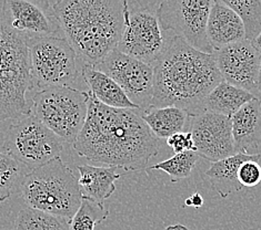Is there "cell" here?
Returning <instances> with one entry per match:
<instances>
[{
  "mask_svg": "<svg viewBox=\"0 0 261 230\" xmlns=\"http://www.w3.org/2000/svg\"><path fill=\"white\" fill-rule=\"evenodd\" d=\"M261 159L260 154H244L237 153L232 156L221 159L211 164L206 172L213 188L220 197L226 198L231 192L241 190L242 186L238 182V170L242 163L247 160Z\"/></svg>",
  "mask_w": 261,
  "mask_h": 230,
  "instance_id": "obj_19",
  "label": "cell"
},
{
  "mask_svg": "<svg viewBox=\"0 0 261 230\" xmlns=\"http://www.w3.org/2000/svg\"><path fill=\"white\" fill-rule=\"evenodd\" d=\"M95 68L119 84L129 100L141 113L151 108L153 97L152 65L129 57L116 49Z\"/></svg>",
  "mask_w": 261,
  "mask_h": 230,
  "instance_id": "obj_11",
  "label": "cell"
},
{
  "mask_svg": "<svg viewBox=\"0 0 261 230\" xmlns=\"http://www.w3.org/2000/svg\"><path fill=\"white\" fill-rule=\"evenodd\" d=\"M140 115L158 140H167L177 133H185V130L188 132L190 116L179 108H151Z\"/></svg>",
  "mask_w": 261,
  "mask_h": 230,
  "instance_id": "obj_20",
  "label": "cell"
},
{
  "mask_svg": "<svg viewBox=\"0 0 261 230\" xmlns=\"http://www.w3.org/2000/svg\"><path fill=\"white\" fill-rule=\"evenodd\" d=\"M88 96L70 86L41 90L33 96V115L61 141L73 144L88 114Z\"/></svg>",
  "mask_w": 261,
  "mask_h": 230,
  "instance_id": "obj_6",
  "label": "cell"
},
{
  "mask_svg": "<svg viewBox=\"0 0 261 230\" xmlns=\"http://www.w3.org/2000/svg\"><path fill=\"white\" fill-rule=\"evenodd\" d=\"M188 132L192 135L195 153L199 157L216 163L237 154L230 117L209 112L190 116Z\"/></svg>",
  "mask_w": 261,
  "mask_h": 230,
  "instance_id": "obj_13",
  "label": "cell"
},
{
  "mask_svg": "<svg viewBox=\"0 0 261 230\" xmlns=\"http://www.w3.org/2000/svg\"><path fill=\"white\" fill-rule=\"evenodd\" d=\"M164 230H190L188 227H186L181 223H176V225H171V226H168L167 228H165Z\"/></svg>",
  "mask_w": 261,
  "mask_h": 230,
  "instance_id": "obj_30",
  "label": "cell"
},
{
  "mask_svg": "<svg viewBox=\"0 0 261 230\" xmlns=\"http://www.w3.org/2000/svg\"><path fill=\"white\" fill-rule=\"evenodd\" d=\"M236 152L249 154L261 146V100L253 98L231 117Z\"/></svg>",
  "mask_w": 261,
  "mask_h": 230,
  "instance_id": "obj_16",
  "label": "cell"
},
{
  "mask_svg": "<svg viewBox=\"0 0 261 230\" xmlns=\"http://www.w3.org/2000/svg\"><path fill=\"white\" fill-rule=\"evenodd\" d=\"M4 22L27 38L63 36L49 2L5 0L2 6Z\"/></svg>",
  "mask_w": 261,
  "mask_h": 230,
  "instance_id": "obj_14",
  "label": "cell"
},
{
  "mask_svg": "<svg viewBox=\"0 0 261 230\" xmlns=\"http://www.w3.org/2000/svg\"><path fill=\"white\" fill-rule=\"evenodd\" d=\"M199 156L195 152H184L175 154L172 157L150 167L152 171H163L167 173L172 183L188 178L197 164Z\"/></svg>",
  "mask_w": 261,
  "mask_h": 230,
  "instance_id": "obj_25",
  "label": "cell"
},
{
  "mask_svg": "<svg viewBox=\"0 0 261 230\" xmlns=\"http://www.w3.org/2000/svg\"><path fill=\"white\" fill-rule=\"evenodd\" d=\"M253 98H258L250 92L222 81L211 91L203 103V112L231 117Z\"/></svg>",
  "mask_w": 261,
  "mask_h": 230,
  "instance_id": "obj_21",
  "label": "cell"
},
{
  "mask_svg": "<svg viewBox=\"0 0 261 230\" xmlns=\"http://www.w3.org/2000/svg\"><path fill=\"white\" fill-rule=\"evenodd\" d=\"M3 147L23 169L30 171L60 157L64 150L63 141L34 115L9 126Z\"/></svg>",
  "mask_w": 261,
  "mask_h": 230,
  "instance_id": "obj_9",
  "label": "cell"
},
{
  "mask_svg": "<svg viewBox=\"0 0 261 230\" xmlns=\"http://www.w3.org/2000/svg\"><path fill=\"white\" fill-rule=\"evenodd\" d=\"M61 34L83 64L96 67L116 50L125 24V0L51 3Z\"/></svg>",
  "mask_w": 261,
  "mask_h": 230,
  "instance_id": "obj_3",
  "label": "cell"
},
{
  "mask_svg": "<svg viewBox=\"0 0 261 230\" xmlns=\"http://www.w3.org/2000/svg\"><path fill=\"white\" fill-rule=\"evenodd\" d=\"M88 114L73 148L94 163L128 172L147 169L159 140L135 110L103 105L88 92Z\"/></svg>",
  "mask_w": 261,
  "mask_h": 230,
  "instance_id": "obj_1",
  "label": "cell"
},
{
  "mask_svg": "<svg viewBox=\"0 0 261 230\" xmlns=\"http://www.w3.org/2000/svg\"><path fill=\"white\" fill-rule=\"evenodd\" d=\"M238 182L242 187L252 188L261 183V166L257 160H247L238 170Z\"/></svg>",
  "mask_w": 261,
  "mask_h": 230,
  "instance_id": "obj_27",
  "label": "cell"
},
{
  "mask_svg": "<svg viewBox=\"0 0 261 230\" xmlns=\"http://www.w3.org/2000/svg\"><path fill=\"white\" fill-rule=\"evenodd\" d=\"M116 170L108 166H78L79 185L84 196L105 207V202L116 191V180L122 176Z\"/></svg>",
  "mask_w": 261,
  "mask_h": 230,
  "instance_id": "obj_18",
  "label": "cell"
},
{
  "mask_svg": "<svg viewBox=\"0 0 261 230\" xmlns=\"http://www.w3.org/2000/svg\"><path fill=\"white\" fill-rule=\"evenodd\" d=\"M152 67L151 108L176 107L189 116L204 113V100L223 81L215 54L198 51L177 36H170L164 53Z\"/></svg>",
  "mask_w": 261,
  "mask_h": 230,
  "instance_id": "obj_2",
  "label": "cell"
},
{
  "mask_svg": "<svg viewBox=\"0 0 261 230\" xmlns=\"http://www.w3.org/2000/svg\"><path fill=\"white\" fill-rule=\"evenodd\" d=\"M22 169L7 150L0 147V204L11 197L17 183L23 177Z\"/></svg>",
  "mask_w": 261,
  "mask_h": 230,
  "instance_id": "obj_24",
  "label": "cell"
},
{
  "mask_svg": "<svg viewBox=\"0 0 261 230\" xmlns=\"http://www.w3.org/2000/svg\"><path fill=\"white\" fill-rule=\"evenodd\" d=\"M167 145L175 152V154L195 152V143L190 132L177 133L170 136L169 139H167Z\"/></svg>",
  "mask_w": 261,
  "mask_h": 230,
  "instance_id": "obj_28",
  "label": "cell"
},
{
  "mask_svg": "<svg viewBox=\"0 0 261 230\" xmlns=\"http://www.w3.org/2000/svg\"><path fill=\"white\" fill-rule=\"evenodd\" d=\"M244 23L246 40L253 42L261 34V0H222Z\"/></svg>",
  "mask_w": 261,
  "mask_h": 230,
  "instance_id": "obj_23",
  "label": "cell"
},
{
  "mask_svg": "<svg viewBox=\"0 0 261 230\" xmlns=\"http://www.w3.org/2000/svg\"><path fill=\"white\" fill-rule=\"evenodd\" d=\"M207 37L215 52L231 43L246 40L245 27L240 17L222 0L215 2L210 10Z\"/></svg>",
  "mask_w": 261,
  "mask_h": 230,
  "instance_id": "obj_15",
  "label": "cell"
},
{
  "mask_svg": "<svg viewBox=\"0 0 261 230\" xmlns=\"http://www.w3.org/2000/svg\"><path fill=\"white\" fill-rule=\"evenodd\" d=\"M214 0H165L157 15L165 32L182 38L190 47L214 54L207 37V24Z\"/></svg>",
  "mask_w": 261,
  "mask_h": 230,
  "instance_id": "obj_10",
  "label": "cell"
},
{
  "mask_svg": "<svg viewBox=\"0 0 261 230\" xmlns=\"http://www.w3.org/2000/svg\"><path fill=\"white\" fill-rule=\"evenodd\" d=\"M70 220L30 207L18 213L11 230H70Z\"/></svg>",
  "mask_w": 261,
  "mask_h": 230,
  "instance_id": "obj_22",
  "label": "cell"
},
{
  "mask_svg": "<svg viewBox=\"0 0 261 230\" xmlns=\"http://www.w3.org/2000/svg\"><path fill=\"white\" fill-rule=\"evenodd\" d=\"M82 76L86 84L88 85V92L103 105L115 109L138 110L129 100L120 85L107 74L97 70L95 67L83 64Z\"/></svg>",
  "mask_w": 261,
  "mask_h": 230,
  "instance_id": "obj_17",
  "label": "cell"
},
{
  "mask_svg": "<svg viewBox=\"0 0 261 230\" xmlns=\"http://www.w3.org/2000/svg\"><path fill=\"white\" fill-rule=\"evenodd\" d=\"M216 64L227 83L259 96L261 52L252 42L242 40L231 43L215 53Z\"/></svg>",
  "mask_w": 261,
  "mask_h": 230,
  "instance_id": "obj_12",
  "label": "cell"
},
{
  "mask_svg": "<svg viewBox=\"0 0 261 230\" xmlns=\"http://www.w3.org/2000/svg\"><path fill=\"white\" fill-rule=\"evenodd\" d=\"M34 88L69 86L78 77L76 52L64 36L27 38Z\"/></svg>",
  "mask_w": 261,
  "mask_h": 230,
  "instance_id": "obj_7",
  "label": "cell"
},
{
  "mask_svg": "<svg viewBox=\"0 0 261 230\" xmlns=\"http://www.w3.org/2000/svg\"><path fill=\"white\" fill-rule=\"evenodd\" d=\"M21 196L27 206L71 220L83 201L79 178L60 157L23 175Z\"/></svg>",
  "mask_w": 261,
  "mask_h": 230,
  "instance_id": "obj_4",
  "label": "cell"
},
{
  "mask_svg": "<svg viewBox=\"0 0 261 230\" xmlns=\"http://www.w3.org/2000/svg\"><path fill=\"white\" fill-rule=\"evenodd\" d=\"M185 204L186 206L199 208L203 205V198L200 194H199V192H195V194H192L190 197H188L187 200H186Z\"/></svg>",
  "mask_w": 261,
  "mask_h": 230,
  "instance_id": "obj_29",
  "label": "cell"
},
{
  "mask_svg": "<svg viewBox=\"0 0 261 230\" xmlns=\"http://www.w3.org/2000/svg\"><path fill=\"white\" fill-rule=\"evenodd\" d=\"M33 89L27 37L0 20V122L32 115L26 94Z\"/></svg>",
  "mask_w": 261,
  "mask_h": 230,
  "instance_id": "obj_5",
  "label": "cell"
},
{
  "mask_svg": "<svg viewBox=\"0 0 261 230\" xmlns=\"http://www.w3.org/2000/svg\"><path fill=\"white\" fill-rule=\"evenodd\" d=\"M152 5L125 0V24L117 50L153 65L164 53L170 35L165 32Z\"/></svg>",
  "mask_w": 261,
  "mask_h": 230,
  "instance_id": "obj_8",
  "label": "cell"
},
{
  "mask_svg": "<svg viewBox=\"0 0 261 230\" xmlns=\"http://www.w3.org/2000/svg\"><path fill=\"white\" fill-rule=\"evenodd\" d=\"M252 45H253L254 47H256V48L258 49V50L261 52V34L258 36V38L252 42Z\"/></svg>",
  "mask_w": 261,
  "mask_h": 230,
  "instance_id": "obj_31",
  "label": "cell"
},
{
  "mask_svg": "<svg viewBox=\"0 0 261 230\" xmlns=\"http://www.w3.org/2000/svg\"><path fill=\"white\" fill-rule=\"evenodd\" d=\"M259 96L261 97V67H260V78H259Z\"/></svg>",
  "mask_w": 261,
  "mask_h": 230,
  "instance_id": "obj_32",
  "label": "cell"
},
{
  "mask_svg": "<svg viewBox=\"0 0 261 230\" xmlns=\"http://www.w3.org/2000/svg\"><path fill=\"white\" fill-rule=\"evenodd\" d=\"M109 216V210L90 198L83 196L82 205L71 218L70 230H95L98 223Z\"/></svg>",
  "mask_w": 261,
  "mask_h": 230,
  "instance_id": "obj_26",
  "label": "cell"
}]
</instances>
